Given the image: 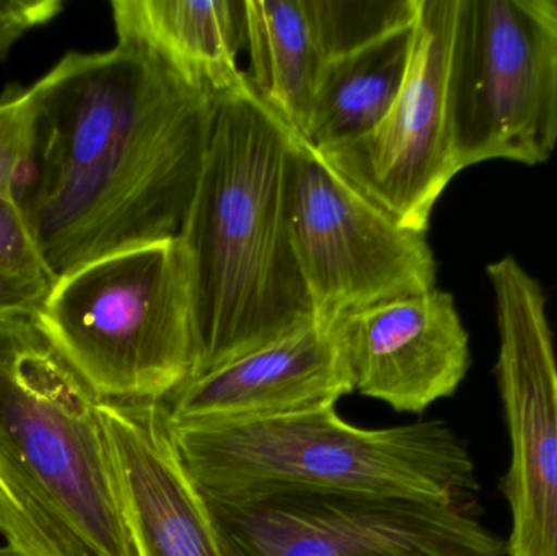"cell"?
<instances>
[{
	"mask_svg": "<svg viewBox=\"0 0 557 556\" xmlns=\"http://www.w3.org/2000/svg\"><path fill=\"white\" fill-rule=\"evenodd\" d=\"M206 502L225 556L506 555L460 506L310 492Z\"/></svg>",
	"mask_w": 557,
	"mask_h": 556,
	"instance_id": "8",
	"label": "cell"
},
{
	"mask_svg": "<svg viewBox=\"0 0 557 556\" xmlns=\"http://www.w3.org/2000/svg\"><path fill=\"white\" fill-rule=\"evenodd\" d=\"M0 270L18 274V276L54 281L29 231L22 206L15 199L2 195H0Z\"/></svg>",
	"mask_w": 557,
	"mask_h": 556,
	"instance_id": "18",
	"label": "cell"
},
{
	"mask_svg": "<svg viewBox=\"0 0 557 556\" xmlns=\"http://www.w3.org/2000/svg\"><path fill=\"white\" fill-rule=\"evenodd\" d=\"M447 118L458 172L557 147V0H457Z\"/></svg>",
	"mask_w": 557,
	"mask_h": 556,
	"instance_id": "6",
	"label": "cell"
},
{
	"mask_svg": "<svg viewBox=\"0 0 557 556\" xmlns=\"http://www.w3.org/2000/svg\"><path fill=\"white\" fill-rule=\"evenodd\" d=\"M32 319L101 400H166L195 374L193 286L178 238L62 274Z\"/></svg>",
	"mask_w": 557,
	"mask_h": 556,
	"instance_id": "5",
	"label": "cell"
},
{
	"mask_svg": "<svg viewBox=\"0 0 557 556\" xmlns=\"http://www.w3.org/2000/svg\"><path fill=\"white\" fill-rule=\"evenodd\" d=\"M0 556H16V554L10 545H3L0 547Z\"/></svg>",
	"mask_w": 557,
	"mask_h": 556,
	"instance_id": "21",
	"label": "cell"
},
{
	"mask_svg": "<svg viewBox=\"0 0 557 556\" xmlns=\"http://www.w3.org/2000/svg\"><path fill=\"white\" fill-rule=\"evenodd\" d=\"M127 526L139 556H225L165 401H101Z\"/></svg>",
	"mask_w": 557,
	"mask_h": 556,
	"instance_id": "14",
	"label": "cell"
},
{
	"mask_svg": "<svg viewBox=\"0 0 557 556\" xmlns=\"http://www.w3.org/2000/svg\"><path fill=\"white\" fill-rule=\"evenodd\" d=\"M62 10L61 0H0V62L26 33L48 25Z\"/></svg>",
	"mask_w": 557,
	"mask_h": 556,
	"instance_id": "19",
	"label": "cell"
},
{
	"mask_svg": "<svg viewBox=\"0 0 557 556\" xmlns=\"http://www.w3.org/2000/svg\"><path fill=\"white\" fill-rule=\"evenodd\" d=\"M52 283L0 270V319L35 316Z\"/></svg>",
	"mask_w": 557,
	"mask_h": 556,
	"instance_id": "20",
	"label": "cell"
},
{
	"mask_svg": "<svg viewBox=\"0 0 557 556\" xmlns=\"http://www.w3.org/2000/svg\"><path fill=\"white\" fill-rule=\"evenodd\" d=\"M114 32L212 97L244 87L242 0H113Z\"/></svg>",
	"mask_w": 557,
	"mask_h": 556,
	"instance_id": "15",
	"label": "cell"
},
{
	"mask_svg": "<svg viewBox=\"0 0 557 556\" xmlns=\"http://www.w3.org/2000/svg\"><path fill=\"white\" fill-rule=\"evenodd\" d=\"M418 9L419 0H242L248 78L301 136L326 65L411 25Z\"/></svg>",
	"mask_w": 557,
	"mask_h": 556,
	"instance_id": "12",
	"label": "cell"
},
{
	"mask_svg": "<svg viewBox=\"0 0 557 556\" xmlns=\"http://www.w3.org/2000/svg\"><path fill=\"white\" fill-rule=\"evenodd\" d=\"M173 430L193 480L212 499L346 493L470 509L480 490L467 444L441 420L363 430L327 407Z\"/></svg>",
	"mask_w": 557,
	"mask_h": 556,
	"instance_id": "4",
	"label": "cell"
},
{
	"mask_svg": "<svg viewBox=\"0 0 557 556\" xmlns=\"http://www.w3.org/2000/svg\"><path fill=\"white\" fill-rule=\"evenodd\" d=\"M101 401L32 317L0 319V534L16 556H139Z\"/></svg>",
	"mask_w": 557,
	"mask_h": 556,
	"instance_id": "3",
	"label": "cell"
},
{
	"mask_svg": "<svg viewBox=\"0 0 557 556\" xmlns=\"http://www.w3.org/2000/svg\"><path fill=\"white\" fill-rule=\"evenodd\" d=\"M214 100L205 165L178 235L195 306L193 378L317 322L288 225L297 133L250 78Z\"/></svg>",
	"mask_w": 557,
	"mask_h": 556,
	"instance_id": "2",
	"label": "cell"
},
{
	"mask_svg": "<svg viewBox=\"0 0 557 556\" xmlns=\"http://www.w3.org/2000/svg\"><path fill=\"white\" fill-rule=\"evenodd\" d=\"M38 84H9L0 94V195L18 201L32 166Z\"/></svg>",
	"mask_w": 557,
	"mask_h": 556,
	"instance_id": "17",
	"label": "cell"
},
{
	"mask_svg": "<svg viewBox=\"0 0 557 556\" xmlns=\"http://www.w3.org/2000/svg\"><path fill=\"white\" fill-rule=\"evenodd\" d=\"M288 225L318 322L437 287L428 235L399 224L298 134Z\"/></svg>",
	"mask_w": 557,
	"mask_h": 556,
	"instance_id": "7",
	"label": "cell"
},
{
	"mask_svg": "<svg viewBox=\"0 0 557 556\" xmlns=\"http://www.w3.org/2000/svg\"><path fill=\"white\" fill-rule=\"evenodd\" d=\"M352 391L398 413L451 397L471 368L470 335L455 297L434 289L331 320Z\"/></svg>",
	"mask_w": 557,
	"mask_h": 556,
	"instance_id": "11",
	"label": "cell"
},
{
	"mask_svg": "<svg viewBox=\"0 0 557 556\" xmlns=\"http://www.w3.org/2000/svg\"><path fill=\"white\" fill-rule=\"evenodd\" d=\"M486 274L499 330L494 374L510 437L506 555L557 556V358L548 299L510 255L487 264Z\"/></svg>",
	"mask_w": 557,
	"mask_h": 556,
	"instance_id": "9",
	"label": "cell"
},
{
	"mask_svg": "<svg viewBox=\"0 0 557 556\" xmlns=\"http://www.w3.org/2000/svg\"><path fill=\"white\" fill-rule=\"evenodd\" d=\"M457 0H419L408 74L392 110L366 136L320 153L363 195L411 231L458 175L447 118V74Z\"/></svg>",
	"mask_w": 557,
	"mask_h": 556,
	"instance_id": "10",
	"label": "cell"
},
{
	"mask_svg": "<svg viewBox=\"0 0 557 556\" xmlns=\"http://www.w3.org/2000/svg\"><path fill=\"white\" fill-rule=\"evenodd\" d=\"M36 84L35 149L18 205L54 281L178 238L214 97L126 38L107 51H69Z\"/></svg>",
	"mask_w": 557,
	"mask_h": 556,
	"instance_id": "1",
	"label": "cell"
},
{
	"mask_svg": "<svg viewBox=\"0 0 557 556\" xmlns=\"http://www.w3.org/2000/svg\"><path fill=\"white\" fill-rule=\"evenodd\" d=\"M330 322H313L176 388L165 407L173 428H211L336 407L352 394Z\"/></svg>",
	"mask_w": 557,
	"mask_h": 556,
	"instance_id": "13",
	"label": "cell"
},
{
	"mask_svg": "<svg viewBox=\"0 0 557 556\" xmlns=\"http://www.w3.org/2000/svg\"><path fill=\"white\" fill-rule=\"evenodd\" d=\"M414 23L326 65L300 136L308 146L323 152L379 126L405 84Z\"/></svg>",
	"mask_w": 557,
	"mask_h": 556,
	"instance_id": "16",
	"label": "cell"
}]
</instances>
